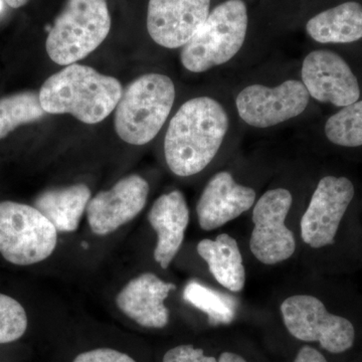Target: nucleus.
Listing matches in <instances>:
<instances>
[{"mask_svg": "<svg viewBox=\"0 0 362 362\" xmlns=\"http://www.w3.org/2000/svg\"><path fill=\"white\" fill-rule=\"evenodd\" d=\"M230 128L228 112L214 98H192L173 117L164 138V157L173 175L202 173L220 151Z\"/></svg>", "mask_w": 362, "mask_h": 362, "instance_id": "1", "label": "nucleus"}, {"mask_svg": "<svg viewBox=\"0 0 362 362\" xmlns=\"http://www.w3.org/2000/svg\"><path fill=\"white\" fill-rule=\"evenodd\" d=\"M122 85L90 66H66L42 84L39 96L45 113L70 114L85 124H97L115 110Z\"/></svg>", "mask_w": 362, "mask_h": 362, "instance_id": "2", "label": "nucleus"}, {"mask_svg": "<svg viewBox=\"0 0 362 362\" xmlns=\"http://www.w3.org/2000/svg\"><path fill=\"white\" fill-rule=\"evenodd\" d=\"M175 86L162 74H145L123 90L115 109V130L124 142L147 144L162 129L175 101Z\"/></svg>", "mask_w": 362, "mask_h": 362, "instance_id": "3", "label": "nucleus"}, {"mask_svg": "<svg viewBox=\"0 0 362 362\" xmlns=\"http://www.w3.org/2000/svg\"><path fill=\"white\" fill-rule=\"evenodd\" d=\"M247 28L249 14L244 0H226L214 7L202 28L183 45L181 64L192 73L225 65L242 49Z\"/></svg>", "mask_w": 362, "mask_h": 362, "instance_id": "4", "label": "nucleus"}, {"mask_svg": "<svg viewBox=\"0 0 362 362\" xmlns=\"http://www.w3.org/2000/svg\"><path fill=\"white\" fill-rule=\"evenodd\" d=\"M110 30L106 0H66L49 30L45 49L54 63L73 65L92 54Z\"/></svg>", "mask_w": 362, "mask_h": 362, "instance_id": "5", "label": "nucleus"}, {"mask_svg": "<svg viewBox=\"0 0 362 362\" xmlns=\"http://www.w3.org/2000/svg\"><path fill=\"white\" fill-rule=\"evenodd\" d=\"M58 245V230L35 206L0 202V254L16 266L40 263Z\"/></svg>", "mask_w": 362, "mask_h": 362, "instance_id": "6", "label": "nucleus"}, {"mask_svg": "<svg viewBox=\"0 0 362 362\" xmlns=\"http://www.w3.org/2000/svg\"><path fill=\"white\" fill-rule=\"evenodd\" d=\"M280 311L285 327L293 337L318 343L329 354H345L356 343L354 322L328 310L322 300L314 295H291L281 303Z\"/></svg>", "mask_w": 362, "mask_h": 362, "instance_id": "7", "label": "nucleus"}, {"mask_svg": "<svg viewBox=\"0 0 362 362\" xmlns=\"http://www.w3.org/2000/svg\"><path fill=\"white\" fill-rule=\"evenodd\" d=\"M354 197L356 187L346 176L321 178L300 221V235L305 246L316 251L334 246Z\"/></svg>", "mask_w": 362, "mask_h": 362, "instance_id": "8", "label": "nucleus"}, {"mask_svg": "<svg viewBox=\"0 0 362 362\" xmlns=\"http://www.w3.org/2000/svg\"><path fill=\"white\" fill-rule=\"evenodd\" d=\"M292 204L290 190L275 187L264 192L252 206L250 250L263 265H278L296 252V238L286 225Z\"/></svg>", "mask_w": 362, "mask_h": 362, "instance_id": "9", "label": "nucleus"}, {"mask_svg": "<svg viewBox=\"0 0 362 362\" xmlns=\"http://www.w3.org/2000/svg\"><path fill=\"white\" fill-rule=\"evenodd\" d=\"M310 95L299 80H287L276 87L254 84L235 98L240 118L255 128H270L303 114Z\"/></svg>", "mask_w": 362, "mask_h": 362, "instance_id": "10", "label": "nucleus"}, {"mask_svg": "<svg viewBox=\"0 0 362 362\" xmlns=\"http://www.w3.org/2000/svg\"><path fill=\"white\" fill-rule=\"evenodd\" d=\"M301 78L310 97L321 103L343 108L361 97L358 81L349 64L328 49H316L305 57Z\"/></svg>", "mask_w": 362, "mask_h": 362, "instance_id": "11", "label": "nucleus"}, {"mask_svg": "<svg viewBox=\"0 0 362 362\" xmlns=\"http://www.w3.org/2000/svg\"><path fill=\"white\" fill-rule=\"evenodd\" d=\"M148 194V182L137 175L126 176L111 189L99 192L87 206L90 230L101 237L116 232L141 213Z\"/></svg>", "mask_w": 362, "mask_h": 362, "instance_id": "12", "label": "nucleus"}, {"mask_svg": "<svg viewBox=\"0 0 362 362\" xmlns=\"http://www.w3.org/2000/svg\"><path fill=\"white\" fill-rule=\"evenodd\" d=\"M209 7L211 0H149L150 37L166 49L182 47L204 25Z\"/></svg>", "mask_w": 362, "mask_h": 362, "instance_id": "13", "label": "nucleus"}, {"mask_svg": "<svg viewBox=\"0 0 362 362\" xmlns=\"http://www.w3.org/2000/svg\"><path fill=\"white\" fill-rule=\"evenodd\" d=\"M257 201L254 188L237 182L223 170L206 183L197 204L199 225L206 232L220 228L252 209Z\"/></svg>", "mask_w": 362, "mask_h": 362, "instance_id": "14", "label": "nucleus"}, {"mask_svg": "<svg viewBox=\"0 0 362 362\" xmlns=\"http://www.w3.org/2000/svg\"><path fill=\"white\" fill-rule=\"evenodd\" d=\"M176 286L153 273L138 276L118 293L116 304L131 320L145 328L161 329L169 322V310L164 304Z\"/></svg>", "mask_w": 362, "mask_h": 362, "instance_id": "15", "label": "nucleus"}, {"mask_svg": "<svg viewBox=\"0 0 362 362\" xmlns=\"http://www.w3.org/2000/svg\"><path fill=\"white\" fill-rule=\"evenodd\" d=\"M148 221L157 235L154 259L165 270L177 256L188 223L189 209L180 190L160 195L148 213Z\"/></svg>", "mask_w": 362, "mask_h": 362, "instance_id": "16", "label": "nucleus"}, {"mask_svg": "<svg viewBox=\"0 0 362 362\" xmlns=\"http://www.w3.org/2000/svg\"><path fill=\"white\" fill-rule=\"evenodd\" d=\"M197 250L218 284L233 293L244 290L246 270L235 238L228 233H221L216 239L202 240Z\"/></svg>", "mask_w": 362, "mask_h": 362, "instance_id": "17", "label": "nucleus"}, {"mask_svg": "<svg viewBox=\"0 0 362 362\" xmlns=\"http://www.w3.org/2000/svg\"><path fill=\"white\" fill-rule=\"evenodd\" d=\"M306 32L319 44H349L362 39V4L345 1L307 21Z\"/></svg>", "mask_w": 362, "mask_h": 362, "instance_id": "18", "label": "nucleus"}, {"mask_svg": "<svg viewBox=\"0 0 362 362\" xmlns=\"http://www.w3.org/2000/svg\"><path fill=\"white\" fill-rule=\"evenodd\" d=\"M90 199V188L80 183L45 190L35 199V207L51 221L58 233H74L78 230Z\"/></svg>", "mask_w": 362, "mask_h": 362, "instance_id": "19", "label": "nucleus"}, {"mask_svg": "<svg viewBox=\"0 0 362 362\" xmlns=\"http://www.w3.org/2000/svg\"><path fill=\"white\" fill-rule=\"evenodd\" d=\"M39 93L33 90L16 93L0 99V140L18 126L35 122L45 116Z\"/></svg>", "mask_w": 362, "mask_h": 362, "instance_id": "20", "label": "nucleus"}, {"mask_svg": "<svg viewBox=\"0 0 362 362\" xmlns=\"http://www.w3.org/2000/svg\"><path fill=\"white\" fill-rule=\"evenodd\" d=\"M326 138L337 146H362V100L343 107L326 121Z\"/></svg>", "mask_w": 362, "mask_h": 362, "instance_id": "21", "label": "nucleus"}, {"mask_svg": "<svg viewBox=\"0 0 362 362\" xmlns=\"http://www.w3.org/2000/svg\"><path fill=\"white\" fill-rule=\"evenodd\" d=\"M185 301L206 314L213 324L232 322L235 317V306L230 299L207 286L192 281L183 291Z\"/></svg>", "mask_w": 362, "mask_h": 362, "instance_id": "22", "label": "nucleus"}, {"mask_svg": "<svg viewBox=\"0 0 362 362\" xmlns=\"http://www.w3.org/2000/svg\"><path fill=\"white\" fill-rule=\"evenodd\" d=\"M28 315L23 305L0 293V344L16 341L28 329Z\"/></svg>", "mask_w": 362, "mask_h": 362, "instance_id": "23", "label": "nucleus"}, {"mask_svg": "<svg viewBox=\"0 0 362 362\" xmlns=\"http://www.w3.org/2000/svg\"><path fill=\"white\" fill-rule=\"evenodd\" d=\"M162 362H218L216 357L204 354V350L192 345H180L169 349Z\"/></svg>", "mask_w": 362, "mask_h": 362, "instance_id": "24", "label": "nucleus"}, {"mask_svg": "<svg viewBox=\"0 0 362 362\" xmlns=\"http://www.w3.org/2000/svg\"><path fill=\"white\" fill-rule=\"evenodd\" d=\"M73 362H136L132 357L118 350L97 349L78 354Z\"/></svg>", "mask_w": 362, "mask_h": 362, "instance_id": "25", "label": "nucleus"}, {"mask_svg": "<svg viewBox=\"0 0 362 362\" xmlns=\"http://www.w3.org/2000/svg\"><path fill=\"white\" fill-rule=\"evenodd\" d=\"M294 362H328L318 349L312 346H303L298 351Z\"/></svg>", "mask_w": 362, "mask_h": 362, "instance_id": "26", "label": "nucleus"}, {"mask_svg": "<svg viewBox=\"0 0 362 362\" xmlns=\"http://www.w3.org/2000/svg\"><path fill=\"white\" fill-rule=\"evenodd\" d=\"M218 362H247L244 357L235 354V352H223L221 354Z\"/></svg>", "mask_w": 362, "mask_h": 362, "instance_id": "27", "label": "nucleus"}, {"mask_svg": "<svg viewBox=\"0 0 362 362\" xmlns=\"http://www.w3.org/2000/svg\"><path fill=\"white\" fill-rule=\"evenodd\" d=\"M30 0H6L7 6L13 7V8H20L25 6Z\"/></svg>", "mask_w": 362, "mask_h": 362, "instance_id": "28", "label": "nucleus"}, {"mask_svg": "<svg viewBox=\"0 0 362 362\" xmlns=\"http://www.w3.org/2000/svg\"><path fill=\"white\" fill-rule=\"evenodd\" d=\"M2 7H4V4H2V0H0V11H2Z\"/></svg>", "mask_w": 362, "mask_h": 362, "instance_id": "29", "label": "nucleus"}]
</instances>
